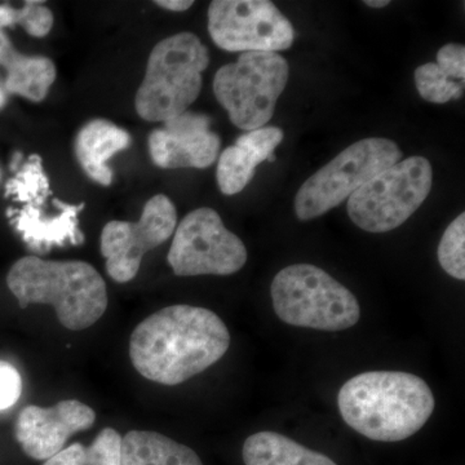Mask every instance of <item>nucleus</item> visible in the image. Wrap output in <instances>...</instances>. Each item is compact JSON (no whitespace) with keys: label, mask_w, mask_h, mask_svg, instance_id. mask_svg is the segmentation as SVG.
<instances>
[{"label":"nucleus","mask_w":465,"mask_h":465,"mask_svg":"<svg viewBox=\"0 0 465 465\" xmlns=\"http://www.w3.org/2000/svg\"><path fill=\"white\" fill-rule=\"evenodd\" d=\"M229 347L228 327L213 311L171 305L137 324L128 351L143 378L173 387L215 365Z\"/></svg>","instance_id":"f257e3e1"},{"label":"nucleus","mask_w":465,"mask_h":465,"mask_svg":"<svg viewBox=\"0 0 465 465\" xmlns=\"http://www.w3.org/2000/svg\"><path fill=\"white\" fill-rule=\"evenodd\" d=\"M338 406L342 420L357 433L379 442H399L427 424L436 400L419 376L369 371L342 385Z\"/></svg>","instance_id":"f03ea898"},{"label":"nucleus","mask_w":465,"mask_h":465,"mask_svg":"<svg viewBox=\"0 0 465 465\" xmlns=\"http://www.w3.org/2000/svg\"><path fill=\"white\" fill-rule=\"evenodd\" d=\"M7 286L23 309L30 304L52 305L60 323L72 331L94 326L108 309L105 281L81 260L25 256L9 269Z\"/></svg>","instance_id":"7ed1b4c3"},{"label":"nucleus","mask_w":465,"mask_h":465,"mask_svg":"<svg viewBox=\"0 0 465 465\" xmlns=\"http://www.w3.org/2000/svg\"><path fill=\"white\" fill-rule=\"evenodd\" d=\"M208 65L210 52L195 34H174L159 42L134 99L137 114L148 122L183 114L200 96Z\"/></svg>","instance_id":"20e7f679"},{"label":"nucleus","mask_w":465,"mask_h":465,"mask_svg":"<svg viewBox=\"0 0 465 465\" xmlns=\"http://www.w3.org/2000/svg\"><path fill=\"white\" fill-rule=\"evenodd\" d=\"M271 293L275 314L291 326L338 332L360 321L356 296L316 265L286 266L275 275Z\"/></svg>","instance_id":"39448f33"},{"label":"nucleus","mask_w":465,"mask_h":465,"mask_svg":"<svg viewBox=\"0 0 465 465\" xmlns=\"http://www.w3.org/2000/svg\"><path fill=\"white\" fill-rule=\"evenodd\" d=\"M289 75V63L280 54L244 52L217 70L213 92L232 124L249 133L271 121Z\"/></svg>","instance_id":"423d86ee"},{"label":"nucleus","mask_w":465,"mask_h":465,"mask_svg":"<svg viewBox=\"0 0 465 465\" xmlns=\"http://www.w3.org/2000/svg\"><path fill=\"white\" fill-rule=\"evenodd\" d=\"M401 159L402 152L390 139L371 137L351 143L302 183L293 202L296 216L308 222L324 215Z\"/></svg>","instance_id":"0eeeda50"},{"label":"nucleus","mask_w":465,"mask_h":465,"mask_svg":"<svg viewBox=\"0 0 465 465\" xmlns=\"http://www.w3.org/2000/svg\"><path fill=\"white\" fill-rule=\"evenodd\" d=\"M432 180V164L427 158L397 162L349 197L348 215L362 231H394L424 203Z\"/></svg>","instance_id":"6e6552de"},{"label":"nucleus","mask_w":465,"mask_h":465,"mask_svg":"<svg viewBox=\"0 0 465 465\" xmlns=\"http://www.w3.org/2000/svg\"><path fill=\"white\" fill-rule=\"evenodd\" d=\"M167 262L179 277L231 275L246 264L247 250L215 210L202 207L174 229Z\"/></svg>","instance_id":"1a4fd4ad"},{"label":"nucleus","mask_w":465,"mask_h":465,"mask_svg":"<svg viewBox=\"0 0 465 465\" xmlns=\"http://www.w3.org/2000/svg\"><path fill=\"white\" fill-rule=\"evenodd\" d=\"M208 33L228 52L289 50L295 30L269 0H215L208 7Z\"/></svg>","instance_id":"9d476101"},{"label":"nucleus","mask_w":465,"mask_h":465,"mask_svg":"<svg viewBox=\"0 0 465 465\" xmlns=\"http://www.w3.org/2000/svg\"><path fill=\"white\" fill-rule=\"evenodd\" d=\"M176 226V207L163 194L146 202L139 222L108 223L101 232L100 250L110 278L118 283L133 281L143 255L163 244Z\"/></svg>","instance_id":"9b49d317"},{"label":"nucleus","mask_w":465,"mask_h":465,"mask_svg":"<svg viewBox=\"0 0 465 465\" xmlns=\"http://www.w3.org/2000/svg\"><path fill=\"white\" fill-rule=\"evenodd\" d=\"M96 414L78 400H64L52 407L26 406L17 416L15 436L27 457L47 460L65 448L70 437L90 430Z\"/></svg>","instance_id":"f8f14e48"},{"label":"nucleus","mask_w":465,"mask_h":465,"mask_svg":"<svg viewBox=\"0 0 465 465\" xmlns=\"http://www.w3.org/2000/svg\"><path fill=\"white\" fill-rule=\"evenodd\" d=\"M220 148L222 139L211 130L210 116L189 110L168 119L149 136L150 157L166 170L210 167Z\"/></svg>","instance_id":"ddd939ff"},{"label":"nucleus","mask_w":465,"mask_h":465,"mask_svg":"<svg viewBox=\"0 0 465 465\" xmlns=\"http://www.w3.org/2000/svg\"><path fill=\"white\" fill-rule=\"evenodd\" d=\"M51 197L45 195L27 202L20 210L9 208L7 211L11 224L20 232L23 241L39 253L50 252L54 247H64L67 243L81 246L85 240L78 220L85 204L63 202L54 213H50L47 202Z\"/></svg>","instance_id":"4468645a"},{"label":"nucleus","mask_w":465,"mask_h":465,"mask_svg":"<svg viewBox=\"0 0 465 465\" xmlns=\"http://www.w3.org/2000/svg\"><path fill=\"white\" fill-rule=\"evenodd\" d=\"M283 136L281 128L265 125L242 134L234 145L226 148L220 154L216 171L223 194L234 195L243 191L255 176L256 167L273 154Z\"/></svg>","instance_id":"2eb2a0df"},{"label":"nucleus","mask_w":465,"mask_h":465,"mask_svg":"<svg viewBox=\"0 0 465 465\" xmlns=\"http://www.w3.org/2000/svg\"><path fill=\"white\" fill-rule=\"evenodd\" d=\"M131 143L133 139L124 128L104 119H94L76 134V159L91 180L109 186L113 183L109 159L130 148Z\"/></svg>","instance_id":"dca6fc26"},{"label":"nucleus","mask_w":465,"mask_h":465,"mask_svg":"<svg viewBox=\"0 0 465 465\" xmlns=\"http://www.w3.org/2000/svg\"><path fill=\"white\" fill-rule=\"evenodd\" d=\"M122 465H203L197 452L153 430L122 437Z\"/></svg>","instance_id":"f3484780"},{"label":"nucleus","mask_w":465,"mask_h":465,"mask_svg":"<svg viewBox=\"0 0 465 465\" xmlns=\"http://www.w3.org/2000/svg\"><path fill=\"white\" fill-rule=\"evenodd\" d=\"M242 458L246 465H338L321 452L268 430L244 440Z\"/></svg>","instance_id":"a211bd4d"},{"label":"nucleus","mask_w":465,"mask_h":465,"mask_svg":"<svg viewBox=\"0 0 465 465\" xmlns=\"http://www.w3.org/2000/svg\"><path fill=\"white\" fill-rule=\"evenodd\" d=\"M0 65L7 70L5 90L33 103L45 100L56 81V67L50 58L25 56L18 54L15 47L3 57Z\"/></svg>","instance_id":"6ab92c4d"},{"label":"nucleus","mask_w":465,"mask_h":465,"mask_svg":"<svg viewBox=\"0 0 465 465\" xmlns=\"http://www.w3.org/2000/svg\"><path fill=\"white\" fill-rule=\"evenodd\" d=\"M464 82L439 64H424L415 70L416 90L428 103L446 104L460 99Z\"/></svg>","instance_id":"aec40b11"},{"label":"nucleus","mask_w":465,"mask_h":465,"mask_svg":"<svg viewBox=\"0 0 465 465\" xmlns=\"http://www.w3.org/2000/svg\"><path fill=\"white\" fill-rule=\"evenodd\" d=\"M51 194L50 179L43 167L42 158L36 154L30 155L5 185V197L15 198L20 203Z\"/></svg>","instance_id":"412c9836"},{"label":"nucleus","mask_w":465,"mask_h":465,"mask_svg":"<svg viewBox=\"0 0 465 465\" xmlns=\"http://www.w3.org/2000/svg\"><path fill=\"white\" fill-rule=\"evenodd\" d=\"M43 2H25L23 8L0 5V30L20 25L29 35L43 38L54 26V14Z\"/></svg>","instance_id":"4be33fe9"},{"label":"nucleus","mask_w":465,"mask_h":465,"mask_svg":"<svg viewBox=\"0 0 465 465\" xmlns=\"http://www.w3.org/2000/svg\"><path fill=\"white\" fill-rule=\"evenodd\" d=\"M465 213L459 215L443 232L439 262L443 271L459 281L465 280Z\"/></svg>","instance_id":"5701e85b"},{"label":"nucleus","mask_w":465,"mask_h":465,"mask_svg":"<svg viewBox=\"0 0 465 465\" xmlns=\"http://www.w3.org/2000/svg\"><path fill=\"white\" fill-rule=\"evenodd\" d=\"M88 465H122V436L105 428L87 448Z\"/></svg>","instance_id":"b1692460"},{"label":"nucleus","mask_w":465,"mask_h":465,"mask_svg":"<svg viewBox=\"0 0 465 465\" xmlns=\"http://www.w3.org/2000/svg\"><path fill=\"white\" fill-rule=\"evenodd\" d=\"M23 394V378L16 367L0 360V411L16 405Z\"/></svg>","instance_id":"393cba45"},{"label":"nucleus","mask_w":465,"mask_h":465,"mask_svg":"<svg viewBox=\"0 0 465 465\" xmlns=\"http://www.w3.org/2000/svg\"><path fill=\"white\" fill-rule=\"evenodd\" d=\"M437 64L445 66L457 78L465 81V48L457 43L443 45L437 54Z\"/></svg>","instance_id":"a878e982"},{"label":"nucleus","mask_w":465,"mask_h":465,"mask_svg":"<svg viewBox=\"0 0 465 465\" xmlns=\"http://www.w3.org/2000/svg\"><path fill=\"white\" fill-rule=\"evenodd\" d=\"M43 465H88L87 448L84 443H72L54 457L47 459Z\"/></svg>","instance_id":"bb28decb"},{"label":"nucleus","mask_w":465,"mask_h":465,"mask_svg":"<svg viewBox=\"0 0 465 465\" xmlns=\"http://www.w3.org/2000/svg\"><path fill=\"white\" fill-rule=\"evenodd\" d=\"M158 7L173 12H185L194 5L192 0H158L155 2Z\"/></svg>","instance_id":"cd10ccee"},{"label":"nucleus","mask_w":465,"mask_h":465,"mask_svg":"<svg viewBox=\"0 0 465 465\" xmlns=\"http://www.w3.org/2000/svg\"><path fill=\"white\" fill-rule=\"evenodd\" d=\"M12 48H14V45H12L8 36L0 30V61L3 60V57H5Z\"/></svg>","instance_id":"c85d7f7f"},{"label":"nucleus","mask_w":465,"mask_h":465,"mask_svg":"<svg viewBox=\"0 0 465 465\" xmlns=\"http://www.w3.org/2000/svg\"><path fill=\"white\" fill-rule=\"evenodd\" d=\"M390 0H366L365 5L367 7L371 8H384L390 5Z\"/></svg>","instance_id":"c756f323"},{"label":"nucleus","mask_w":465,"mask_h":465,"mask_svg":"<svg viewBox=\"0 0 465 465\" xmlns=\"http://www.w3.org/2000/svg\"><path fill=\"white\" fill-rule=\"evenodd\" d=\"M5 104H7V96H5V91L0 88V109L5 108Z\"/></svg>","instance_id":"7c9ffc66"}]
</instances>
